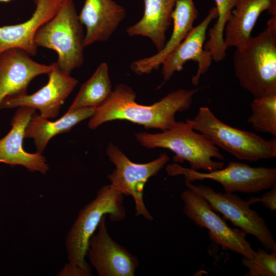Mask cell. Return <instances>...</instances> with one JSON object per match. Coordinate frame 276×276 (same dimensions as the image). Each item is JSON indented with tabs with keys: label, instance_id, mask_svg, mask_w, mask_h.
<instances>
[{
	"label": "cell",
	"instance_id": "6da1fadb",
	"mask_svg": "<svg viewBox=\"0 0 276 276\" xmlns=\"http://www.w3.org/2000/svg\"><path fill=\"white\" fill-rule=\"evenodd\" d=\"M199 90L200 88H179L169 93L153 104L145 105L136 102V94L130 87L119 84L106 100L95 108L88 126L90 129H95L107 122L122 120L147 129L165 131L176 122L175 115L177 112L190 108L194 96Z\"/></svg>",
	"mask_w": 276,
	"mask_h": 276
},
{
	"label": "cell",
	"instance_id": "7a4b0ae2",
	"mask_svg": "<svg viewBox=\"0 0 276 276\" xmlns=\"http://www.w3.org/2000/svg\"><path fill=\"white\" fill-rule=\"evenodd\" d=\"M233 61L240 85L254 98L276 94V15L260 33L235 48Z\"/></svg>",
	"mask_w": 276,
	"mask_h": 276
},
{
	"label": "cell",
	"instance_id": "3957f363",
	"mask_svg": "<svg viewBox=\"0 0 276 276\" xmlns=\"http://www.w3.org/2000/svg\"><path fill=\"white\" fill-rule=\"evenodd\" d=\"M135 137L144 147L171 150L174 154V163L188 162L191 169L209 172L224 167L225 157L220 149L204 135L196 132L186 121H176L162 132H139Z\"/></svg>",
	"mask_w": 276,
	"mask_h": 276
},
{
	"label": "cell",
	"instance_id": "277c9868",
	"mask_svg": "<svg viewBox=\"0 0 276 276\" xmlns=\"http://www.w3.org/2000/svg\"><path fill=\"white\" fill-rule=\"evenodd\" d=\"M124 196L110 185L103 186L96 197L80 211L65 239L68 263L91 275V268L85 259L89 239L104 215H108L112 221L125 218Z\"/></svg>",
	"mask_w": 276,
	"mask_h": 276
},
{
	"label": "cell",
	"instance_id": "5b68a950",
	"mask_svg": "<svg viewBox=\"0 0 276 276\" xmlns=\"http://www.w3.org/2000/svg\"><path fill=\"white\" fill-rule=\"evenodd\" d=\"M186 121L218 148L240 159L253 162L276 157L275 137L267 140L255 133L232 127L208 107H200L192 119Z\"/></svg>",
	"mask_w": 276,
	"mask_h": 276
},
{
	"label": "cell",
	"instance_id": "8992f818",
	"mask_svg": "<svg viewBox=\"0 0 276 276\" xmlns=\"http://www.w3.org/2000/svg\"><path fill=\"white\" fill-rule=\"evenodd\" d=\"M84 35L74 1L64 0L57 13L38 29L34 42L56 52L59 68L71 74L83 64Z\"/></svg>",
	"mask_w": 276,
	"mask_h": 276
},
{
	"label": "cell",
	"instance_id": "52a82bcc",
	"mask_svg": "<svg viewBox=\"0 0 276 276\" xmlns=\"http://www.w3.org/2000/svg\"><path fill=\"white\" fill-rule=\"evenodd\" d=\"M166 169L170 176H183L187 182L204 179L215 181L228 193H257L270 189L276 184L275 168L254 167L238 162H230L225 167L207 172H200L174 163L168 165Z\"/></svg>",
	"mask_w": 276,
	"mask_h": 276
},
{
	"label": "cell",
	"instance_id": "ba28073f",
	"mask_svg": "<svg viewBox=\"0 0 276 276\" xmlns=\"http://www.w3.org/2000/svg\"><path fill=\"white\" fill-rule=\"evenodd\" d=\"M106 154L115 166V169L108 175L110 186L124 195L133 198L136 216L153 220L144 202V186L150 177L156 175L167 164L169 156L165 152L151 162L137 164L131 161L118 146L112 143L109 144Z\"/></svg>",
	"mask_w": 276,
	"mask_h": 276
},
{
	"label": "cell",
	"instance_id": "9c48e42d",
	"mask_svg": "<svg viewBox=\"0 0 276 276\" xmlns=\"http://www.w3.org/2000/svg\"><path fill=\"white\" fill-rule=\"evenodd\" d=\"M185 184L204 198L215 212L221 213L246 235L255 237L265 250L276 251V242L266 222L251 208L252 203L249 200L245 201L234 193L216 192L203 185L187 181Z\"/></svg>",
	"mask_w": 276,
	"mask_h": 276
},
{
	"label": "cell",
	"instance_id": "30bf717a",
	"mask_svg": "<svg viewBox=\"0 0 276 276\" xmlns=\"http://www.w3.org/2000/svg\"><path fill=\"white\" fill-rule=\"evenodd\" d=\"M184 214L201 228L209 231V237L224 250H231L243 257L251 258L256 251L240 229L229 226L212 208L206 200L193 190L187 188L180 196Z\"/></svg>",
	"mask_w": 276,
	"mask_h": 276
},
{
	"label": "cell",
	"instance_id": "8fae6325",
	"mask_svg": "<svg viewBox=\"0 0 276 276\" xmlns=\"http://www.w3.org/2000/svg\"><path fill=\"white\" fill-rule=\"evenodd\" d=\"M217 17L215 7H212L205 18L194 27L181 43L165 59L162 64L163 83L169 81L173 75L181 71L188 61L197 62L198 68L191 79L193 85H197L202 75L210 68L213 61L210 52L204 49L209 26Z\"/></svg>",
	"mask_w": 276,
	"mask_h": 276
},
{
	"label": "cell",
	"instance_id": "7c38bea8",
	"mask_svg": "<svg viewBox=\"0 0 276 276\" xmlns=\"http://www.w3.org/2000/svg\"><path fill=\"white\" fill-rule=\"evenodd\" d=\"M48 75V81L43 87L30 95L6 98L2 103L1 109L26 107L38 110L39 114L48 119L57 117L62 105L78 81L70 73L60 70L56 62Z\"/></svg>",
	"mask_w": 276,
	"mask_h": 276
},
{
	"label": "cell",
	"instance_id": "4fadbf2b",
	"mask_svg": "<svg viewBox=\"0 0 276 276\" xmlns=\"http://www.w3.org/2000/svg\"><path fill=\"white\" fill-rule=\"evenodd\" d=\"M104 215L90 237L86 256L99 276H133L138 258L114 241L108 233Z\"/></svg>",
	"mask_w": 276,
	"mask_h": 276
},
{
	"label": "cell",
	"instance_id": "5bb4252c",
	"mask_svg": "<svg viewBox=\"0 0 276 276\" xmlns=\"http://www.w3.org/2000/svg\"><path fill=\"white\" fill-rule=\"evenodd\" d=\"M56 62H37L24 51L14 48L0 54V110L3 100L12 96L27 94L28 87L35 77L48 74Z\"/></svg>",
	"mask_w": 276,
	"mask_h": 276
},
{
	"label": "cell",
	"instance_id": "9a60e30c",
	"mask_svg": "<svg viewBox=\"0 0 276 276\" xmlns=\"http://www.w3.org/2000/svg\"><path fill=\"white\" fill-rule=\"evenodd\" d=\"M35 110L26 107H18L11 121V128L0 139V163L14 167L20 166L29 171L45 174L49 166L42 153H29L23 148L25 131Z\"/></svg>",
	"mask_w": 276,
	"mask_h": 276
},
{
	"label": "cell",
	"instance_id": "2e32d148",
	"mask_svg": "<svg viewBox=\"0 0 276 276\" xmlns=\"http://www.w3.org/2000/svg\"><path fill=\"white\" fill-rule=\"evenodd\" d=\"M64 0H33L35 9L27 20L13 25L0 26V54L10 49H19L34 56L37 46L34 37L38 29L59 11Z\"/></svg>",
	"mask_w": 276,
	"mask_h": 276
},
{
	"label": "cell",
	"instance_id": "e0dca14e",
	"mask_svg": "<svg viewBox=\"0 0 276 276\" xmlns=\"http://www.w3.org/2000/svg\"><path fill=\"white\" fill-rule=\"evenodd\" d=\"M126 15L125 8L113 0H85L78 14L86 29L84 47L108 40Z\"/></svg>",
	"mask_w": 276,
	"mask_h": 276
},
{
	"label": "cell",
	"instance_id": "ac0fdd59",
	"mask_svg": "<svg viewBox=\"0 0 276 276\" xmlns=\"http://www.w3.org/2000/svg\"><path fill=\"white\" fill-rule=\"evenodd\" d=\"M198 16L194 0H178L171 15L173 29L170 37L163 49L154 55L133 62L132 70L138 75H143L158 69L192 30Z\"/></svg>",
	"mask_w": 276,
	"mask_h": 276
},
{
	"label": "cell",
	"instance_id": "d6986e66",
	"mask_svg": "<svg viewBox=\"0 0 276 276\" xmlns=\"http://www.w3.org/2000/svg\"><path fill=\"white\" fill-rule=\"evenodd\" d=\"M267 11L276 15V0H236L223 33L226 47L237 48L251 36L260 15Z\"/></svg>",
	"mask_w": 276,
	"mask_h": 276
},
{
	"label": "cell",
	"instance_id": "ffe728a7",
	"mask_svg": "<svg viewBox=\"0 0 276 276\" xmlns=\"http://www.w3.org/2000/svg\"><path fill=\"white\" fill-rule=\"evenodd\" d=\"M141 19L126 29L130 37L141 36L150 39L158 51L166 42V32L171 25L172 12L178 0H143Z\"/></svg>",
	"mask_w": 276,
	"mask_h": 276
},
{
	"label": "cell",
	"instance_id": "44dd1931",
	"mask_svg": "<svg viewBox=\"0 0 276 276\" xmlns=\"http://www.w3.org/2000/svg\"><path fill=\"white\" fill-rule=\"evenodd\" d=\"M94 107L78 108L66 113L56 121H52L35 112L25 131V139H32L37 152L42 153L50 140L54 136L70 131L82 121L90 118Z\"/></svg>",
	"mask_w": 276,
	"mask_h": 276
},
{
	"label": "cell",
	"instance_id": "7402d4cb",
	"mask_svg": "<svg viewBox=\"0 0 276 276\" xmlns=\"http://www.w3.org/2000/svg\"><path fill=\"white\" fill-rule=\"evenodd\" d=\"M112 91L108 66L106 62H102L81 86L67 111L84 107L96 108L106 100Z\"/></svg>",
	"mask_w": 276,
	"mask_h": 276
},
{
	"label": "cell",
	"instance_id": "603a6c76",
	"mask_svg": "<svg viewBox=\"0 0 276 276\" xmlns=\"http://www.w3.org/2000/svg\"><path fill=\"white\" fill-rule=\"evenodd\" d=\"M236 0H214L217 11L216 23L209 30V39L204 49L210 52L213 61H222L226 56V47L223 38L224 29L231 16Z\"/></svg>",
	"mask_w": 276,
	"mask_h": 276
},
{
	"label": "cell",
	"instance_id": "cb8c5ba5",
	"mask_svg": "<svg viewBox=\"0 0 276 276\" xmlns=\"http://www.w3.org/2000/svg\"><path fill=\"white\" fill-rule=\"evenodd\" d=\"M247 122L257 131L276 137V94L254 98Z\"/></svg>",
	"mask_w": 276,
	"mask_h": 276
},
{
	"label": "cell",
	"instance_id": "d4e9b609",
	"mask_svg": "<svg viewBox=\"0 0 276 276\" xmlns=\"http://www.w3.org/2000/svg\"><path fill=\"white\" fill-rule=\"evenodd\" d=\"M242 264L248 270L245 276H275L276 251L259 249L252 258L243 257Z\"/></svg>",
	"mask_w": 276,
	"mask_h": 276
},
{
	"label": "cell",
	"instance_id": "484cf974",
	"mask_svg": "<svg viewBox=\"0 0 276 276\" xmlns=\"http://www.w3.org/2000/svg\"><path fill=\"white\" fill-rule=\"evenodd\" d=\"M269 191L264 193L261 198H251L249 200L252 204L257 202H262L263 206L274 212L276 210V184Z\"/></svg>",
	"mask_w": 276,
	"mask_h": 276
},
{
	"label": "cell",
	"instance_id": "4316f807",
	"mask_svg": "<svg viewBox=\"0 0 276 276\" xmlns=\"http://www.w3.org/2000/svg\"><path fill=\"white\" fill-rule=\"evenodd\" d=\"M60 276H89L88 273L82 268L70 263L66 264L63 268L57 273Z\"/></svg>",
	"mask_w": 276,
	"mask_h": 276
},
{
	"label": "cell",
	"instance_id": "83f0119b",
	"mask_svg": "<svg viewBox=\"0 0 276 276\" xmlns=\"http://www.w3.org/2000/svg\"><path fill=\"white\" fill-rule=\"evenodd\" d=\"M13 0H0V3H8Z\"/></svg>",
	"mask_w": 276,
	"mask_h": 276
}]
</instances>
